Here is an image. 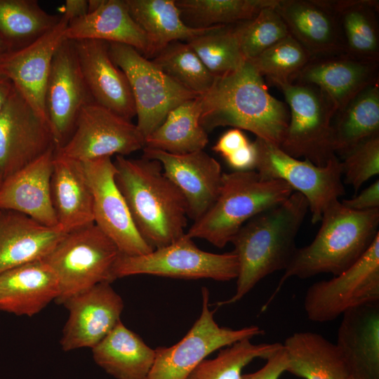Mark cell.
<instances>
[{
  "mask_svg": "<svg viewBox=\"0 0 379 379\" xmlns=\"http://www.w3.org/2000/svg\"><path fill=\"white\" fill-rule=\"evenodd\" d=\"M92 102L74 41L64 39L54 53L45 91L46 113L57 149L70 138L81 109Z\"/></svg>",
  "mask_w": 379,
  "mask_h": 379,
  "instance_id": "2e32d148",
  "label": "cell"
},
{
  "mask_svg": "<svg viewBox=\"0 0 379 379\" xmlns=\"http://www.w3.org/2000/svg\"><path fill=\"white\" fill-rule=\"evenodd\" d=\"M142 157L160 162L165 175L183 194L187 215L201 218L216 200L223 173L219 162L203 150L176 154L144 147Z\"/></svg>",
  "mask_w": 379,
  "mask_h": 379,
  "instance_id": "ac0fdd59",
  "label": "cell"
},
{
  "mask_svg": "<svg viewBox=\"0 0 379 379\" xmlns=\"http://www.w3.org/2000/svg\"><path fill=\"white\" fill-rule=\"evenodd\" d=\"M375 136H379L378 81L335 112L332 121L333 151L344 157L360 143Z\"/></svg>",
  "mask_w": 379,
  "mask_h": 379,
  "instance_id": "1f68e13d",
  "label": "cell"
},
{
  "mask_svg": "<svg viewBox=\"0 0 379 379\" xmlns=\"http://www.w3.org/2000/svg\"><path fill=\"white\" fill-rule=\"evenodd\" d=\"M110 284H96L63 303L69 311L60 340L63 350L92 349L121 321L124 302Z\"/></svg>",
  "mask_w": 379,
  "mask_h": 379,
  "instance_id": "e0dca14e",
  "label": "cell"
},
{
  "mask_svg": "<svg viewBox=\"0 0 379 379\" xmlns=\"http://www.w3.org/2000/svg\"><path fill=\"white\" fill-rule=\"evenodd\" d=\"M13 89V84L7 78L0 75V113L5 107Z\"/></svg>",
  "mask_w": 379,
  "mask_h": 379,
  "instance_id": "c3c4849f",
  "label": "cell"
},
{
  "mask_svg": "<svg viewBox=\"0 0 379 379\" xmlns=\"http://www.w3.org/2000/svg\"><path fill=\"white\" fill-rule=\"evenodd\" d=\"M201 109V95L180 104L145 139V147L176 154L203 150L208 138L200 123Z\"/></svg>",
  "mask_w": 379,
  "mask_h": 379,
  "instance_id": "d6a6232c",
  "label": "cell"
},
{
  "mask_svg": "<svg viewBox=\"0 0 379 379\" xmlns=\"http://www.w3.org/2000/svg\"><path fill=\"white\" fill-rule=\"evenodd\" d=\"M234 25L213 26L187 41L215 77L237 70L246 61L239 46Z\"/></svg>",
  "mask_w": 379,
  "mask_h": 379,
  "instance_id": "f35d334b",
  "label": "cell"
},
{
  "mask_svg": "<svg viewBox=\"0 0 379 379\" xmlns=\"http://www.w3.org/2000/svg\"><path fill=\"white\" fill-rule=\"evenodd\" d=\"M328 1L339 22L345 53L360 60L379 62V1Z\"/></svg>",
  "mask_w": 379,
  "mask_h": 379,
  "instance_id": "4dcf8cb0",
  "label": "cell"
},
{
  "mask_svg": "<svg viewBox=\"0 0 379 379\" xmlns=\"http://www.w3.org/2000/svg\"><path fill=\"white\" fill-rule=\"evenodd\" d=\"M308 211L305 197L293 192L282 203L254 216L239 230L230 241L239 265L236 291L217 306L238 302L263 278L286 268L297 248L295 238Z\"/></svg>",
  "mask_w": 379,
  "mask_h": 379,
  "instance_id": "6da1fadb",
  "label": "cell"
},
{
  "mask_svg": "<svg viewBox=\"0 0 379 379\" xmlns=\"http://www.w3.org/2000/svg\"><path fill=\"white\" fill-rule=\"evenodd\" d=\"M66 233L22 213L0 209V274L44 260Z\"/></svg>",
  "mask_w": 379,
  "mask_h": 379,
  "instance_id": "d4e9b609",
  "label": "cell"
},
{
  "mask_svg": "<svg viewBox=\"0 0 379 379\" xmlns=\"http://www.w3.org/2000/svg\"><path fill=\"white\" fill-rule=\"evenodd\" d=\"M96 364L117 379H147L155 350L120 321L92 348Z\"/></svg>",
  "mask_w": 379,
  "mask_h": 379,
  "instance_id": "f546056e",
  "label": "cell"
},
{
  "mask_svg": "<svg viewBox=\"0 0 379 379\" xmlns=\"http://www.w3.org/2000/svg\"><path fill=\"white\" fill-rule=\"evenodd\" d=\"M340 162L345 182L357 192L364 183L379 173V136L360 143Z\"/></svg>",
  "mask_w": 379,
  "mask_h": 379,
  "instance_id": "b9f144b4",
  "label": "cell"
},
{
  "mask_svg": "<svg viewBox=\"0 0 379 379\" xmlns=\"http://www.w3.org/2000/svg\"><path fill=\"white\" fill-rule=\"evenodd\" d=\"M255 171L265 179L280 180L307 201L313 224L320 222L326 208L345 194L341 162L337 157L325 166L300 160L284 152L279 146L256 138Z\"/></svg>",
  "mask_w": 379,
  "mask_h": 379,
  "instance_id": "30bf717a",
  "label": "cell"
},
{
  "mask_svg": "<svg viewBox=\"0 0 379 379\" xmlns=\"http://www.w3.org/2000/svg\"><path fill=\"white\" fill-rule=\"evenodd\" d=\"M342 316L335 345L353 379H379V302L353 308Z\"/></svg>",
  "mask_w": 379,
  "mask_h": 379,
  "instance_id": "484cf974",
  "label": "cell"
},
{
  "mask_svg": "<svg viewBox=\"0 0 379 379\" xmlns=\"http://www.w3.org/2000/svg\"><path fill=\"white\" fill-rule=\"evenodd\" d=\"M313 241L297 248L264 311L291 277L307 279L323 273L338 275L358 261L379 235V208L357 211L339 199L324 211Z\"/></svg>",
  "mask_w": 379,
  "mask_h": 379,
  "instance_id": "277c9868",
  "label": "cell"
},
{
  "mask_svg": "<svg viewBox=\"0 0 379 379\" xmlns=\"http://www.w3.org/2000/svg\"><path fill=\"white\" fill-rule=\"evenodd\" d=\"M109 52L128 80L138 119L136 126L145 139L162 124L171 109L199 96L170 78L130 46L109 43Z\"/></svg>",
  "mask_w": 379,
  "mask_h": 379,
  "instance_id": "9c48e42d",
  "label": "cell"
},
{
  "mask_svg": "<svg viewBox=\"0 0 379 379\" xmlns=\"http://www.w3.org/2000/svg\"><path fill=\"white\" fill-rule=\"evenodd\" d=\"M225 159L234 171L255 170L257 161V149L254 142H250Z\"/></svg>",
  "mask_w": 379,
  "mask_h": 379,
  "instance_id": "bcb514c9",
  "label": "cell"
},
{
  "mask_svg": "<svg viewBox=\"0 0 379 379\" xmlns=\"http://www.w3.org/2000/svg\"><path fill=\"white\" fill-rule=\"evenodd\" d=\"M310 59L306 50L288 35L248 61L270 83L276 81L293 82Z\"/></svg>",
  "mask_w": 379,
  "mask_h": 379,
  "instance_id": "60d3db41",
  "label": "cell"
},
{
  "mask_svg": "<svg viewBox=\"0 0 379 379\" xmlns=\"http://www.w3.org/2000/svg\"><path fill=\"white\" fill-rule=\"evenodd\" d=\"M186 233L173 243L140 255L120 253L112 270L115 279L131 275L228 281L237 278L238 260L233 251L213 253L198 248Z\"/></svg>",
  "mask_w": 379,
  "mask_h": 379,
  "instance_id": "ba28073f",
  "label": "cell"
},
{
  "mask_svg": "<svg viewBox=\"0 0 379 379\" xmlns=\"http://www.w3.org/2000/svg\"><path fill=\"white\" fill-rule=\"evenodd\" d=\"M120 252L116 244L92 223L66 233L44 260L59 283L57 302L102 282L115 280L112 270Z\"/></svg>",
  "mask_w": 379,
  "mask_h": 379,
  "instance_id": "8992f818",
  "label": "cell"
},
{
  "mask_svg": "<svg viewBox=\"0 0 379 379\" xmlns=\"http://www.w3.org/2000/svg\"><path fill=\"white\" fill-rule=\"evenodd\" d=\"M266 361L261 368L253 373L243 374L241 379H279L286 371L288 358L284 346Z\"/></svg>",
  "mask_w": 379,
  "mask_h": 379,
  "instance_id": "7bdbcfd3",
  "label": "cell"
},
{
  "mask_svg": "<svg viewBox=\"0 0 379 379\" xmlns=\"http://www.w3.org/2000/svg\"><path fill=\"white\" fill-rule=\"evenodd\" d=\"M251 339L239 340L221 350L213 359H204L187 379H241L245 366L255 359L267 360L279 350V343L253 344Z\"/></svg>",
  "mask_w": 379,
  "mask_h": 379,
  "instance_id": "74e56055",
  "label": "cell"
},
{
  "mask_svg": "<svg viewBox=\"0 0 379 379\" xmlns=\"http://www.w3.org/2000/svg\"><path fill=\"white\" fill-rule=\"evenodd\" d=\"M378 79L379 62L360 60L338 52L311 57L293 82L318 87L339 111Z\"/></svg>",
  "mask_w": 379,
  "mask_h": 379,
  "instance_id": "44dd1931",
  "label": "cell"
},
{
  "mask_svg": "<svg viewBox=\"0 0 379 379\" xmlns=\"http://www.w3.org/2000/svg\"><path fill=\"white\" fill-rule=\"evenodd\" d=\"M286 372L304 379H353L351 369L335 345L312 331H299L283 343Z\"/></svg>",
  "mask_w": 379,
  "mask_h": 379,
  "instance_id": "f1b7e54d",
  "label": "cell"
},
{
  "mask_svg": "<svg viewBox=\"0 0 379 379\" xmlns=\"http://www.w3.org/2000/svg\"><path fill=\"white\" fill-rule=\"evenodd\" d=\"M278 0H178L175 4L184 23L205 29L233 25L251 20L263 8L274 6Z\"/></svg>",
  "mask_w": 379,
  "mask_h": 379,
  "instance_id": "d590c367",
  "label": "cell"
},
{
  "mask_svg": "<svg viewBox=\"0 0 379 379\" xmlns=\"http://www.w3.org/2000/svg\"><path fill=\"white\" fill-rule=\"evenodd\" d=\"M51 189L58 225L64 232L94 223L93 194L81 162L55 151Z\"/></svg>",
  "mask_w": 379,
  "mask_h": 379,
  "instance_id": "83f0119b",
  "label": "cell"
},
{
  "mask_svg": "<svg viewBox=\"0 0 379 379\" xmlns=\"http://www.w3.org/2000/svg\"><path fill=\"white\" fill-rule=\"evenodd\" d=\"M152 61L170 78L199 95L207 93L215 79L186 41L169 43Z\"/></svg>",
  "mask_w": 379,
  "mask_h": 379,
  "instance_id": "8d00e7d4",
  "label": "cell"
},
{
  "mask_svg": "<svg viewBox=\"0 0 379 379\" xmlns=\"http://www.w3.org/2000/svg\"><path fill=\"white\" fill-rule=\"evenodd\" d=\"M53 147H56V145L49 124L13 86L0 113V176L2 180Z\"/></svg>",
  "mask_w": 379,
  "mask_h": 379,
  "instance_id": "9a60e30c",
  "label": "cell"
},
{
  "mask_svg": "<svg viewBox=\"0 0 379 379\" xmlns=\"http://www.w3.org/2000/svg\"><path fill=\"white\" fill-rule=\"evenodd\" d=\"M1 182H2V178H1V177L0 176V185H1Z\"/></svg>",
  "mask_w": 379,
  "mask_h": 379,
  "instance_id": "f907efd6",
  "label": "cell"
},
{
  "mask_svg": "<svg viewBox=\"0 0 379 379\" xmlns=\"http://www.w3.org/2000/svg\"><path fill=\"white\" fill-rule=\"evenodd\" d=\"M245 134L238 128H232L224 133L213 147V150L224 159L249 143Z\"/></svg>",
  "mask_w": 379,
  "mask_h": 379,
  "instance_id": "f6af8a7d",
  "label": "cell"
},
{
  "mask_svg": "<svg viewBox=\"0 0 379 379\" xmlns=\"http://www.w3.org/2000/svg\"><path fill=\"white\" fill-rule=\"evenodd\" d=\"M199 317L187 333L171 347H159L147 379H187L195 367L213 352L244 339H252L265 331L251 325L239 329L220 326L209 309V292L201 289Z\"/></svg>",
  "mask_w": 379,
  "mask_h": 379,
  "instance_id": "7c38bea8",
  "label": "cell"
},
{
  "mask_svg": "<svg viewBox=\"0 0 379 379\" xmlns=\"http://www.w3.org/2000/svg\"><path fill=\"white\" fill-rule=\"evenodd\" d=\"M69 20L60 15L58 24L33 43L11 51L0 60V75L7 78L34 110L48 123L45 91L52 60L65 39ZM49 124V123H48Z\"/></svg>",
  "mask_w": 379,
  "mask_h": 379,
  "instance_id": "d6986e66",
  "label": "cell"
},
{
  "mask_svg": "<svg viewBox=\"0 0 379 379\" xmlns=\"http://www.w3.org/2000/svg\"><path fill=\"white\" fill-rule=\"evenodd\" d=\"M145 139L136 124L92 102L80 111L68 140L56 152L85 162L112 155H126L142 149Z\"/></svg>",
  "mask_w": 379,
  "mask_h": 379,
  "instance_id": "4fadbf2b",
  "label": "cell"
},
{
  "mask_svg": "<svg viewBox=\"0 0 379 379\" xmlns=\"http://www.w3.org/2000/svg\"><path fill=\"white\" fill-rule=\"evenodd\" d=\"M88 13V1L86 0H67L65 3L62 15L69 23Z\"/></svg>",
  "mask_w": 379,
  "mask_h": 379,
  "instance_id": "7dc6e473",
  "label": "cell"
},
{
  "mask_svg": "<svg viewBox=\"0 0 379 379\" xmlns=\"http://www.w3.org/2000/svg\"><path fill=\"white\" fill-rule=\"evenodd\" d=\"M11 51V48L7 42L0 36V60L7 53Z\"/></svg>",
  "mask_w": 379,
  "mask_h": 379,
  "instance_id": "681fc988",
  "label": "cell"
},
{
  "mask_svg": "<svg viewBox=\"0 0 379 379\" xmlns=\"http://www.w3.org/2000/svg\"><path fill=\"white\" fill-rule=\"evenodd\" d=\"M289 107V122L279 147L294 158L319 166L337 157L332 143V121L337 109L318 87L307 84L272 81Z\"/></svg>",
  "mask_w": 379,
  "mask_h": 379,
  "instance_id": "52a82bcc",
  "label": "cell"
},
{
  "mask_svg": "<svg viewBox=\"0 0 379 379\" xmlns=\"http://www.w3.org/2000/svg\"><path fill=\"white\" fill-rule=\"evenodd\" d=\"M114 164L116 184L143 239L155 249L184 235L188 218L186 200L160 162L117 155Z\"/></svg>",
  "mask_w": 379,
  "mask_h": 379,
  "instance_id": "3957f363",
  "label": "cell"
},
{
  "mask_svg": "<svg viewBox=\"0 0 379 379\" xmlns=\"http://www.w3.org/2000/svg\"><path fill=\"white\" fill-rule=\"evenodd\" d=\"M274 9L310 58L345 52L339 22L328 0H278Z\"/></svg>",
  "mask_w": 379,
  "mask_h": 379,
  "instance_id": "603a6c76",
  "label": "cell"
},
{
  "mask_svg": "<svg viewBox=\"0 0 379 379\" xmlns=\"http://www.w3.org/2000/svg\"><path fill=\"white\" fill-rule=\"evenodd\" d=\"M60 19L46 12L36 0H0V36L11 51L33 43Z\"/></svg>",
  "mask_w": 379,
  "mask_h": 379,
  "instance_id": "e575fe53",
  "label": "cell"
},
{
  "mask_svg": "<svg viewBox=\"0 0 379 379\" xmlns=\"http://www.w3.org/2000/svg\"><path fill=\"white\" fill-rule=\"evenodd\" d=\"M293 192L284 181L262 178L255 170L223 173L214 204L186 234L224 248L246 222L282 203Z\"/></svg>",
  "mask_w": 379,
  "mask_h": 379,
  "instance_id": "5b68a950",
  "label": "cell"
},
{
  "mask_svg": "<svg viewBox=\"0 0 379 379\" xmlns=\"http://www.w3.org/2000/svg\"><path fill=\"white\" fill-rule=\"evenodd\" d=\"M87 88L97 104L131 120L135 102L124 72L109 55V43L99 40L73 41Z\"/></svg>",
  "mask_w": 379,
  "mask_h": 379,
  "instance_id": "ffe728a7",
  "label": "cell"
},
{
  "mask_svg": "<svg viewBox=\"0 0 379 379\" xmlns=\"http://www.w3.org/2000/svg\"><path fill=\"white\" fill-rule=\"evenodd\" d=\"M60 295L58 278L44 260L27 262L0 274V310L18 316L39 313Z\"/></svg>",
  "mask_w": 379,
  "mask_h": 379,
  "instance_id": "4316f807",
  "label": "cell"
},
{
  "mask_svg": "<svg viewBox=\"0 0 379 379\" xmlns=\"http://www.w3.org/2000/svg\"><path fill=\"white\" fill-rule=\"evenodd\" d=\"M201 96L200 123L207 133L218 127L232 126L281 145L289 122V110L268 92L263 77L249 61L233 72L215 77L211 89Z\"/></svg>",
  "mask_w": 379,
  "mask_h": 379,
  "instance_id": "7a4b0ae2",
  "label": "cell"
},
{
  "mask_svg": "<svg viewBox=\"0 0 379 379\" xmlns=\"http://www.w3.org/2000/svg\"><path fill=\"white\" fill-rule=\"evenodd\" d=\"M274 6L266 7L253 18L234 25L239 46L246 61L255 58L290 35Z\"/></svg>",
  "mask_w": 379,
  "mask_h": 379,
  "instance_id": "ab89813d",
  "label": "cell"
},
{
  "mask_svg": "<svg viewBox=\"0 0 379 379\" xmlns=\"http://www.w3.org/2000/svg\"><path fill=\"white\" fill-rule=\"evenodd\" d=\"M379 302V235L353 265L328 280L312 284L304 298L310 321L325 323L360 306Z\"/></svg>",
  "mask_w": 379,
  "mask_h": 379,
  "instance_id": "8fae6325",
  "label": "cell"
},
{
  "mask_svg": "<svg viewBox=\"0 0 379 379\" xmlns=\"http://www.w3.org/2000/svg\"><path fill=\"white\" fill-rule=\"evenodd\" d=\"M64 38L122 44L134 48L146 58L155 56L151 41L131 17L125 0H102L95 11L71 21Z\"/></svg>",
  "mask_w": 379,
  "mask_h": 379,
  "instance_id": "cb8c5ba5",
  "label": "cell"
},
{
  "mask_svg": "<svg viewBox=\"0 0 379 379\" xmlns=\"http://www.w3.org/2000/svg\"><path fill=\"white\" fill-rule=\"evenodd\" d=\"M341 203L347 208L357 211L379 208V180H376L359 194L344 199Z\"/></svg>",
  "mask_w": 379,
  "mask_h": 379,
  "instance_id": "ee69618b",
  "label": "cell"
},
{
  "mask_svg": "<svg viewBox=\"0 0 379 379\" xmlns=\"http://www.w3.org/2000/svg\"><path fill=\"white\" fill-rule=\"evenodd\" d=\"M56 147L2 180L0 209L26 215L42 225L57 227L51 182Z\"/></svg>",
  "mask_w": 379,
  "mask_h": 379,
  "instance_id": "7402d4cb",
  "label": "cell"
},
{
  "mask_svg": "<svg viewBox=\"0 0 379 379\" xmlns=\"http://www.w3.org/2000/svg\"><path fill=\"white\" fill-rule=\"evenodd\" d=\"M125 2L131 17L151 41L155 55L169 43L187 42L211 27L197 29L187 26L175 0H125Z\"/></svg>",
  "mask_w": 379,
  "mask_h": 379,
  "instance_id": "836d02e7",
  "label": "cell"
},
{
  "mask_svg": "<svg viewBox=\"0 0 379 379\" xmlns=\"http://www.w3.org/2000/svg\"><path fill=\"white\" fill-rule=\"evenodd\" d=\"M93 198L94 223L116 244L120 253L140 255L154 250L141 237L115 182L111 157L81 162Z\"/></svg>",
  "mask_w": 379,
  "mask_h": 379,
  "instance_id": "5bb4252c",
  "label": "cell"
}]
</instances>
